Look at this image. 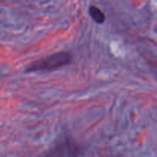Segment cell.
<instances>
[{
	"mask_svg": "<svg viewBox=\"0 0 157 157\" xmlns=\"http://www.w3.org/2000/svg\"><path fill=\"white\" fill-rule=\"evenodd\" d=\"M72 56L65 51L55 52L31 63L26 69L27 72H50L56 70L71 62Z\"/></svg>",
	"mask_w": 157,
	"mask_h": 157,
	"instance_id": "6da1fadb",
	"label": "cell"
},
{
	"mask_svg": "<svg viewBox=\"0 0 157 157\" xmlns=\"http://www.w3.org/2000/svg\"><path fill=\"white\" fill-rule=\"evenodd\" d=\"M88 12L90 16L91 17V18L95 22L98 23V24H102L105 22V14L101 9H99L97 6H90L89 7Z\"/></svg>",
	"mask_w": 157,
	"mask_h": 157,
	"instance_id": "7a4b0ae2",
	"label": "cell"
}]
</instances>
